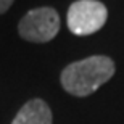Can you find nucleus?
<instances>
[{
    "mask_svg": "<svg viewBox=\"0 0 124 124\" xmlns=\"http://www.w3.org/2000/svg\"><path fill=\"white\" fill-rule=\"evenodd\" d=\"M115 74V63L108 56H90L71 63L61 73V85L76 97H87L110 81Z\"/></svg>",
    "mask_w": 124,
    "mask_h": 124,
    "instance_id": "nucleus-1",
    "label": "nucleus"
},
{
    "mask_svg": "<svg viewBox=\"0 0 124 124\" xmlns=\"http://www.w3.org/2000/svg\"><path fill=\"white\" fill-rule=\"evenodd\" d=\"M19 36L24 40L44 44L52 40L60 31V16L53 8H34L23 16L18 26Z\"/></svg>",
    "mask_w": 124,
    "mask_h": 124,
    "instance_id": "nucleus-2",
    "label": "nucleus"
},
{
    "mask_svg": "<svg viewBox=\"0 0 124 124\" xmlns=\"http://www.w3.org/2000/svg\"><path fill=\"white\" fill-rule=\"evenodd\" d=\"M108 11L97 0H78L68 10V28L76 36L93 34L105 24Z\"/></svg>",
    "mask_w": 124,
    "mask_h": 124,
    "instance_id": "nucleus-3",
    "label": "nucleus"
},
{
    "mask_svg": "<svg viewBox=\"0 0 124 124\" xmlns=\"http://www.w3.org/2000/svg\"><path fill=\"white\" fill-rule=\"evenodd\" d=\"M11 124H52V111L44 100L34 98L18 111Z\"/></svg>",
    "mask_w": 124,
    "mask_h": 124,
    "instance_id": "nucleus-4",
    "label": "nucleus"
},
{
    "mask_svg": "<svg viewBox=\"0 0 124 124\" xmlns=\"http://www.w3.org/2000/svg\"><path fill=\"white\" fill-rule=\"evenodd\" d=\"M13 2L15 0H0V15H3L5 11L13 5Z\"/></svg>",
    "mask_w": 124,
    "mask_h": 124,
    "instance_id": "nucleus-5",
    "label": "nucleus"
}]
</instances>
